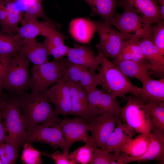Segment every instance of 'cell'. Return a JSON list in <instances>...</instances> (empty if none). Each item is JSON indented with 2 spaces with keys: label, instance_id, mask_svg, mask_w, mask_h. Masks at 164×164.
Wrapping results in <instances>:
<instances>
[{
  "label": "cell",
  "instance_id": "6da1fadb",
  "mask_svg": "<svg viewBox=\"0 0 164 164\" xmlns=\"http://www.w3.org/2000/svg\"><path fill=\"white\" fill-rule=\"evenodd\" d=\"M22 111L26 132L34 127L52 119L61 120L50 104L46 91H31L13 95Z\"/></svg>",
  "mask_w": 164,
  "mask_h": 164
},
{
  "label": "cell",
  "instance_id": "7a4b0ae2",
  "mask_svg": "<svg viewBox=\"0 0 164 164\" xmlns=\"http://www.w3.org/2000/svg\"><path fill=\"white\" fill-rule=\"evenodd\" d=\"M97 51L101 67L95 77L97 86H100L102 89L116 98L122 97L126 100L125 95L127 94L140 95L141 88L135 86L102 52Z\"/></svg>",
  "mask_w": 164,
  "mask_h": 164
},
{
  "label": "cell",
  "instance_id": "3957f363",
  "mask_svg": "<svg viewBox=\"0 0 164 164\" xmlns=\"http://www.w3.org/2000/svg\"><path fill=\"white\" fill-rule=\"evenodd\" d=\"M21 109L18 102L12 95L7 96L0 109L5 131L8 133L5 142L19 148L23 146L26 135Z\"/></svg>",
  "mask_w": 164,
  "mask_h": 164
},
{
  "label": "cell",
  "instance_id": "277c9868",
  "mask_svg": "<svg viewBox=\"0 0 164 164\" xmlns=\"http://www.w3.org/2000/svg\"><path fill=\"white\" fill-rule=\"evenodd\" d=\"M70 62L67 57L34 65L31 69L29 89L31 91H46L65 75Z\"/></svg>",
  "mask_w": 164,
  "mask_h": 164
},
{
  "label": "cell",
  "instance_id": "5b68a950",
  "mask_svg": "<svg viewBox=\"0 0 164 164\" xmlns=\"http://www.w3.org/2000/svg\"><path fill=\"white\" fill-rule=\"evenodd\" d=\"M127 102L121 107L120 115L125 122L132 128L136 133L149 135L152 129L147 103L139 95L128 96Z\"/></svg>",
  "mask_w": 164,
  "mask_h": 164
},
{
  "label": "cell",
  "instance_id": "8992f818",
  "mask_svg": "<svg viewBox=\"0 0 164 164\" xmlns=\"http://www.w3.org/2000/svg\"><path fill=\"white\" fill-rule=\"evenodd\" d=\"M30 61L18 52L12 57L1 82L3 88L11 95H19L29 89Z\"/></svg>",
  "mask_w": 164,
  "mask_h": 164
},
{
  "label": "cell",
  "instance_id": "52a82bcc",
  "mask_svg": "<svg viewBox=\"0 0 164 164\" xmlns=\"http://www.w3.org/2000/svg\"><path fill=\"white\" fill-rule=\"evenodd\" d=\"M121 8L123 9L122 13H115L114 17L108 23L114 26L120 32L132 39L152 40V26H148L140 15L130 9L126 7Z\"/></svg>",
  "mask_w": 164,
  "mask_h": 164
},
{
  "label": "cell",
  "instance_id": "ba28073f",
  "mask_svg": "<svg viewBox=\"0 0 164 164\" xmlns=\"http://www.w3.org/2000/svg\"><path fill=\"white\" fill-rule=\"evenodd\" d=\"M61 120L50 119L34 127L26 132L24 143L46 144L54 149L59 147L63 151L69 152L60 127Z\"/></svg>",
  "mask_w": 164,
  "mask_h": 164
},
{
  "label": "cell",
  "instance_id": "9c48e42d",
  "mask_svg": "<svg viewBox=\"0 0 164 164\" xmlns=\"http://www.w3.org/2000/svg\"><path fill=\"white\" fill-rule=\"evenodd\" d=\"M93 22L99 37V42L96 47L97 51L102 52L108 58H115L120 50L122 43L132 39L104 21Z\"/></svg>",
  "mask_w": 164,
  "mask_h": 164
},
{
  "label": "cell",
  "instance_id": "30bf717a",
  "mask_svg": "<svg viewBox=\"0 0 164 164\" xmlns=\"http://www.w3.org/2000/svg\"><path fill=\"white\" fill-rule=\"evenodd\" d=\"M87 97L91 120L94 117L104 114H120V102L116 100V97L102 89L96 87L87 93Z\"/></svg>",
  "mask_w": 164,
  "mask_h": 164
},
{
  "label": "cell",
  "instance_id": "8fae6325",
  "mask_svg": "<svg viewBox=\"0 0 164 164\" xmlns=\"http://www.w3.org/2000/svg\"><path fill=\"white\" fill-rule=\"evenodd\" d=\"M122 120L120 114H104L93 118L88 123L91 136L97 146L105 148L106 143L118 122Z\"/></svg>",
  "mask_w": 164,
  "mask_h": 164
},
{
  "label": "cell",
  "instance_id": "7c38bea8",
  "mask_svg": "<svg viewBox=\"0 0 164 164\" xmlns=\"http://www.w3.org/2000/svg\"><path fill=\"white\" fill-rule=\"evenodd\" d=\"M60 124L69 150L75 142L87 143L92 140L88 134V123L80 117L76 116L72 118L66 117L61 120Z\"/></svg>",
  "mask_w": 164,
  "mask_h": 164
},
{
  "label": "cell",
  "instance_id": "4fadbf2b",
  "mask_svg": "<svg viewBox=\"0 0 164 164\" xmlns=\"http://www.w3.org/2000/svg\"><path fill=\"white\" fill-rule=\"evenodd\" d=\"M118 6L130 9L140 15L149 26L164 20L157 0H119Z\"/></svg>",
  "mask_w": 164,
  "mask_h": 164
},
{
  "label": "cell",
  "instance_id": "5bb4252c",
  "mask_svg": "<svg viewBox=\"0 0 164 164\" xmlns=\"http://www.w3.org/2000/svg\"><path fill=\"white\" fill-rule=\"evenodd\" d=\"M41 35L45 38L44 43L50 55L54 60H57L66 55L70 47L64 44L65 36L55 28L53 22H40Z\"/></svg>",
  "mask_w": 164,
  "mask_h": 164
},
{
  "label": "cell",
  "instance_id": "9a60e30c",
  "mask_svg": "<svg viewBox=\"0 0 164 164\" xmlns=\"http://www.w3.org/2000/svg\"><path fill=\"white\" fill-rule=\"evenodd\" d=\"M50 102L55 107L57 114L63 116L70 115L71 102L69 87L63 77L46 91Z\"/></svg>",
  "mask_w": 164,
  "mask_h": 164
},
{
  "label": "cell",
  "instance_id": "2e32d148",
  "mask_svg": "<svg viewBox=\"0 0 164 164\" xmlns=\"http://www.w3.org/2000/svg\"><path fill=\"white\" fill-rule=\"evenodd\" d=\"M66 56L70 63L83 67L92 73H95L99 69V56H96L94 51L86 45L75 44L73 47L70 48Z\"/></svg>",
  "mask_w": 164,
  "mask_h": 164
},
{
  "label": "cell",
  "instance_id": "e0dca14e",
  "mask_svg": "<svg viewBox=\"0 0 164 164\" xmlns=\"http://www.w3.org/2000/svg\"><path fill=\"white\" fill-rule=\"evenodd\" d=\"M139 42L144 57L150 64L151 76L159 79L164 78V54L151 39H141Z\"/></svg>",
  "mask_w": 164,
  "mask_h": 164
},
{
  "label": "cell",
  "instance_id": "ac0fdd59",
  "mask_svg": "<svg viewBox=\"0 0 164 164\" xmlns=\"http://www.w3.org/2000/svg\"><path fill=\"white\" fill-rule=\"evenodd\" d=\"M64 77L66 79L70 93L71 102L70 115L80 117L88 123L91 118L88 109L87 93L82 87Z\"/></svg>",
  "mask_w": 164,
  "mask_h": 164
},
{
  "label": "cell",
  "instance_id": "d6986e66",
  "mask_svg": "<svg viewBox=\"0 0 164 164\" xmlns=\"http://www.w3.org/2000/svg\"><path fill=\"white\" fill-rule=\"evenodd\" d=\"M151 139L149 146L142 155L136 157L128 156V163L138 162L155 160L164 163V133L155 130L150 133Z\"/></svg>",
  "mask_w": 164,
  "mask_h": 164
},
{
  "label": "cell",
  "instance_id": "ffe728a7",
  "mask_svg": "<svg viewBox=\"0 0 164 164\" xmlns=\"http://www.w3.org/2000/svg\"><path fill=\"white\" fill-rule=\"evenodd\" d=\"M18 52L34 65H40L49 61L47 58L50 55L45 43L39 42L36 39L21 42L18 47Z\"/></svg>",
  "mask_w": 164,
  "mask_h": 164
},
{
  "label": "cell",
  "instance_id": "44dd1931",
  "mask_svg": "<svg viewBox=\"0 0 164 164\" xmlns=\"http://www.w3.org/2000/svg\"><path fill=\"white\" fill-rule=\"evenodd\" d=\"M96 74L83 67L70 62L64 77L82 87L88 93L97 87L95 82Z\"/></svg>",
  "mask_w": 164,
  "mask_h": 164
},
{
  "label": "cell",
  "instance_id": "7402d4cb",
  "mask_svg": "<svg viewBox=\"0 0 164 164\" xmlns=\"http://www.w3.org/2000/svg\"><path fill=\"white\" fill-rule=\"evenodd\" d=\"M113 62L126 76L136 79L142 84L151 78L150 65L146 60L142 62L124 60Z\"/></svg>",
  "mask_w": 164,
  "mask_h": 164
},
{
  "label": "cell",
  "instance_id": "603a6c76",
  "mask_svg": "<svg viewBox=\"0 0 164 164\" xmlns=\"http://www.w3.org/2000/svg\"><path fill=\"white\" fill-rule=\"evenodd\" d=\"M135 130L125 122L118 121L106 143L105 149L109 152H120L121 148L136 134Z\"/></svg>",
  "mask_w": 164,
  "mask_h": 164
},
{
  "label": "cell",
  "instance_id": "cb8c5ba5",
  "mask_svg": "<svg viewBox=\"0 0 164 164\" xmlns=\"http://www.w3.org/2000/svg\"><path fill=\"white\" fill-rule=\"evenodd\" d=\"M69 30L72 36L77 41L88 44L96 31V29L93 21L83 18H78L71 22Z\"/></svg>",
  "mask_w": 164,
  "mask_h": 164
},
{
  "label": "cell",
  "instance_id": "d4e9b609",
  "mask_svg": "<svg viewBox=\"0 0 164 164\" xmlns=\"http://www.w3.org/2000/svg\"><path fill=\"white\" fill-rule=\"evenodd\" d=\"M139 40L132 39L124 41L118 55L113 62L124 60L142 62L145 60L140 49Z\"/></svg>",
  "mask_w": 164,
  "mask_h": 164
},
{
  "label": "cell",
  "instance_id": "484cf974",
  "mask_svg": "<svg viewBox=\"0 0 164 164\" xmlns=\"http://www.w3.org/2000/svg\"><path fill=\"white\" fill-rule=\"evenodd\" d=\"M151 139L150 133L149 135L139 134L135 138L128 139L121 148L120 151L130 157L140 156L147 150Z\"/></svg>",
  "mask_w": 164,
  "mask_h": 164
},
{
  "label": "cell",
  "instance_id": "4316f807",
  "mask_svg": "<svg viewBox=\"0 0 164 164\" xmlns=\"http://www.w3.org/2000/svg\"><path fill=\"white\" fill-rule=\"evenodd\" d=\"M90 6L92 12L101 17L104 21L109 22L114 17L118 0H84Z\"/></svg>",
  "mask_w": 164,
  "mask_h": 164
},
{
  "label": "cell",
  "instance_id": "83f0119b",
  "mask_svg": "<svg viewBox=\"0 0 164 164\" xmlns=\"http://www.w3.org/2000/svg\"><path fill=\"white\" fill-rule=\"evenodd\" d=\"M144 100L164 101V78L156 80L152 78L142 84L139 95Z\"/></svg>",
  "mask_w": 164,
  "mask_h": 164
},
{
  "label": "cell",
  "instance_id": "f1b7e54d",
  "mask_svg": "<svg viewBox=\"0 0 164 164\" xmlns=\"http://www.w3.org/2000/svg\"><path fill=\"white\" fill-rule=\"evenodd\" d=\"M21 23L22 26L18 28L15 35V38L19 45L23 41L35 39L38 35H41L40 22L37 19H23Z\"/></svg>",
  "mask_w": 164,
  "mask_h": 164
},
{
  "label": "cell",
  "instance_id": "f546056e",
  "mask_svg": "<svg viewBox=\"0 0 164 164\" xmlns=\"http://www.w3.org/2000/svg\"><path fill=\"white\" fill-rule=\"evenodd\" d=\"M152 130L164 133V101L149 100L147 103Z\"/></svg>",
  "mask_w": 164,
  "mask_h": 164
},
{
  "label": "cell",
  "instance_id": "4dcf8cb0",
  "mask_svg": "<svg viewBox=\"0 0 164 164\" xmlns=\"http://www.w3.org/2000/svg\"><path fill=\"white\" fill-rule=\"evenodd\" d=\"M19 46L15 35L0 31V55L12 57L18 52Z\"/></svg>",
  "mask_w": 164,
  "mask_h": 164
},
{
  "label": "cell",
  "instance_id": "1f68e13d",
  "mask_svg": "<svg viewBox=\"0 0 164 164\" xmlns=\"http://www.w3.org/2000/svg\"><path fill=\"white\" fill-rule=\"evenodd\" d=\"M97 147L92 139L90 142L78 147L70 155L77 164H87L90 163L93 153Z\"/></svg>",
  "mask_w": 164,
  "mask_h": 164
},
{
  "label": "cell",
  "instance_id": "d6a6232c",
  "mask_svg": "<svg viewBox=\"0 0 164 164\" xmlns=\"http://www.w3.org/2000/svg\"><path fill=\"white\" fill-rule=\"evenodd\" d=\"M23 149L21 159L24 164H41L43 163L41 153L34 148L30 143H25L23 145Z\"/></svg>",
  "mask_w": 164,
  "mask_h": 164
},
{
  "label": "cell",
  "instance_id": "836d02e7",
  "mask_svg": "<svg viewBox=\"0 0 164 164\" xmlns=\"http://www.w3.org/2000/svg\"><path fill=\"white\" fill-rule=\"evenodd\" d=\"M19 149L17 146L9 142L0 144V155L3 164H15Z\"/></svg>",
  "mask_w": 164,
  "mask_h": 164
},
{
  "label": "cell",
  "instance_id": "e575fe53",
  "mask_svg": "<svg viewBox=\"0 0 164 164\" xmlns=\"http://www.w3.org/2000/svg\"><path fill=\"white\" fill-rule=\"evenodd\" d=\"M43 0H36L29 4L23 14V19H37L41 17L45 21L52 22L48 18L45 14L42 6Z\"/></svg>",
  "mask_w": 164,
  "mask_h": 164
},
{
  "label": "cell",
  "instance_id": "d590c367",
  "mask_svg": "<svg viewBox=\"0 0 164 164\" xmlns=\"http://www.w3.org/2000/svg\"><path fill=\"white\" fill-rule=\"evenodd\" d=\"M114 152H109L105 148L95 149L89 163L90 164H113Z\"/></svg>",
  "mask_w": 164,
  "mask_h": 164
},
{
  "label": "cell",
  "instance_id": "8d00e7d4",
  "mask_svg": "<svg viewBox=\"0 0 164 164\" xmlns=\"http://www.w3.org/2000/svg\"><path fill=\"white\" fill-rule=\"evenodd\" d=\"M152 26V40L162 53L164 54V20L155 23Z\"/></svg>",
  "mask_w": 164,
  "mask_h": 164
},
{
  "label": "cell",
  "instance_id": "74e56055",
  "mask_svg": "<svg viewBox=\"0 0 164 164\" xmlns=\"http://www.w3.org/2000/svg\"><path fill=\"white\" fill-rule=\"evenodd\" d=\"M42 155L50 158L56 164H77L70 157L69 152L57 150L51 154L43 152Z\"/></svg>",
  "mask_w": 164,
  "mask_h": 164
},
{
  "label": "cell",
  "instance_id": "f35d334b",
  "mask_svg": "<svg viewBox=\"0 0 164 164\" xmlns=\"http://www.w3.org/2000/svg\"><path fill=\"white\" fill-rule=\"evenodd\" d=\"M0 26L1 31L13 34L9 29L7 13L5 5L2 0H0Z\"/></svg>",
  "mask_w": 164,
  "mask_h": 164
},
{
  "label": "cell",
  "instance_id": "ab89813d",
  "mask_svg": "<svg viewBox=\"0 0 164 164\" xmlns=\"http://www.w3.org/2000/svg\"><path fill=\"white\" fill-rule=\"evenodd\" d=\"M12 57L0 55V82L9 64Z\"/></svg>",
  "mask_w": 164,
  "mask_h": 164
},
{
  "label": "cell",
  "instance_id": "60d3db41",
  "mask_svg": "<svg viewBox=\"0 0 164 164\" xmlns=\"http://www.w3.org/2000/svg\"><path fill=\"white\" fill-rule=\"evenodd\" d=\"M14 4L18 10L24 14L28 5V0H2Z\"/></svg>",
  "mask_w": 164,
  "mask_h": 164
},
{
  "label": "cell",
  "instance_id": "b9f144b4",
  "mask_svg": "<svg viewBox=\"0 0 164 164\" xmlns=\"http://www.w3.org/2000/svg\"><path fill=\"white\" fill-rule=\"evenodd\" d=\"M4 127L2 116L0 111V144L5 142L7 135Z\"/></svg>",
  "mask_w": 164,
  "mask_h": 164
},
{
  "label": "cell",
  "instance_id": "7bdbcfd3",
  "mask_svg": "<svg viewBox=\"0 0 164 164\" xmlns=\"http://www.w3.org/2000/svg\"><path fill=\"white\" fill-rule=\"evenodd\" d=\"M159 7L162 19H164V0H157Z\"/></svg>",
  "mask_w": 164,
  "mask_h": 164
},
{
  "label": "cell",
  "instance_id": "ee69618b",
  "mask_svg": "<svg viewBox=\"0 0 164 164\" xmlns=\"http://www.w3.org/2000/svg\"><path fill=\"white\" fill-rule=\"evenodd\" d=\"M7 96L2 92V91L0 92V109L1 105L6 98Z\"/></svg>",
  "mask_w": 164,
  "mask_h": 164
},
{
  "label": "cell",
  "instance_id": "f6af8a7d",
  "mask_svg": "<svg viewBox=\"0 0 164 164\" xmlns=\"http://www.w3.org/2000/svg\"><path fill=\"white\" fill-rule=\"evenodd\" d=\"M3 88L2 84L1 82H0V92L2 91Z\"/></svg>",
  "mask_w": 164,
  "mask_h": 164
},
{
  "label": "cell",
  "instance_id": "bcb514c9",
  "mask_svg": "<svg viewBox=\"0 0 164 164\" xmlns=\"http://www.w3.org/2000/svg\"><path fill=\"white\" fill-rule=\"evenodd\" d=\"M0 164H3L0 155Z\"/></svg>",
  "mask_w": 164,
  "mask_h": 164
}]
</instances>
